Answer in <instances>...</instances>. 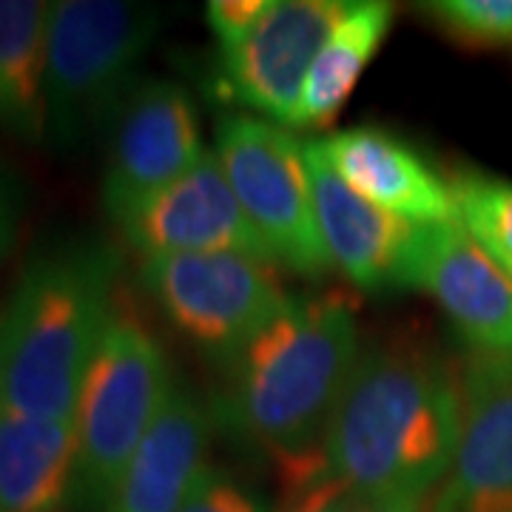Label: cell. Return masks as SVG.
I'll list each match as a JSON object with an SVG mask.
<instances>
[{
	"label": "cell",
	"mask_w": 512,
	"mask_h": 512,
	"mask_svg": "<svg viewBox=\"0 0 512 512\" xmlns=\"http://www.w3.org/2000/svg\"><path fill=\"white\" fill-rule=\"evenodd\" d=\"M461 430L458 376L419 345L359 353L322 433L328 470L359 501L430 498Z\"/></svg>",
	"instance_id": "cell-1"
},
{
	"label": "cell",
	"mask_w": 512,
	"mask_h": 512,
	"mask_svg": "<svg viewBox=\"0 0 512 512\" xmlns=\"http://www.w3.org/2000/svg\"><path fill=\"white\" fill-rule=\"evenodd\" d=\"M120 259L72 239L29 259L0 313V407L72 421L80 387L114 313Z\"/></svg>",
	"instance_id": "cell-2"
},
{
	"label": "cell",
	"mask_w": 512,
	"mask_h": 512,
	"mask_svg": "<svg viewBox=\"0 0 512 512\" xmlns=\"http://www.w3.org/2000/svg\"><path fill=\"white\" fill-rule=\"evenodd\" d=\"M359 359L345 293L293 299L228 362L220 419L282 461L311 456Z\"/></svg>",
	"instance_id": "cell-3"
},
{
	"label": "cell",
	"mask_w": 512,
	"mask_h": 512,
	"mask_svg": "<svg viewBox=\"0 0 512 512\" xmlns=\"http://www.w3.org/2000/svg\"><path fill=\"white\" fill-rule=\"evenodd\" d=\"M163 29V9L126 0H57L46 32V137L80 148L114 123Z\"/></svg>",
	"instance_id": "cell-4"
},
{
	"label": "cell",
	"mask_w": 512,
	"mask_h": 512,
	"mask_svg": "<svg viewBox=\"0 0 512 512\" xmlns=\"http://www.w3.org/2000/svg\"><path fill=\"white\" fill-rule=\"evenodd\" d=\"M174 387L157 336L137 316L114 308L74 410V510L103 512L128 461L171 402Z\"/></svg>",
	"instance_id": "cell-5"
},
{
	"label": "cell",
	"mask_w": 512,
	"mask_h": 512,
	"mask_svg": "<svg viewBox=\"0 0 512 512\" xmlns=\"http://www.w3.org/2000/svg\"><path fill=\"white\" fill-rule=\"evenodd\" d=\"M211 151L274 265L302 276L333 268L316 228L305 140L254 114H228Z\"/></svg>",
	"instance_id": "cell-6"
},
{
	"label": "cell",
	"mask_w": 512,
	"mask_h": 512,
	"mask_svg": "<svg viewBox=\"0 0 512 512\" xmlns=\"http://www.w3.org/2000/svg\"><path fill=\"white\" fill-rule=\"evenodd\" d=\"M140 279L165 319L225 365L293 302L271 262L242 254L151 256Z\"/></svg>",
	"instance_id": "cell-7"
},
{
	"label": "cell",
	"mask_w": 512,
	"mask_h": 512,
	"mask_svg": "<svg viewBox=\"0 0 512 512\" xmlns=\"http://www.w3.org/2000/svg\"><path fill=\"white\" fill-rule=\"evenodd\" d=\"M348 0H271L239 43L220 49V92L293 131L305 80Z\"/></svg>",
	"instance_id": "cell-8"
},
{
	"label": "cell",
	"mask_w": 512,
	"mask_h": 512,
	"mask_svg": "<svg viewBox=\"0 0 512 512\" xmlns=\"http://www.w3.org/2000/svg\"><path fill=\"white\" fill-rule=\"evenodd\" d=\"M109 128L103 205L111 220L177 183L208 154L197 103L174 80L137 83Z\"/></svg>",
	"instance_id": "cell-9"
},
{
	"label": "cell",
	"mask_w": 512,
	"mask_h": 512,
	"mask_svg": "<svg viewBox=\"0 0 512 512\" xmlns=\"http://www.w3.org/2000/svg\"><path fill=\"white\" fill-rule=\"evenodd\" d=\"M458 447L433 512H512V353L467 356Z\"/></svg>",
	"instance_id": "cell-10"
},
{
	"label": "cell",
	"mask_w": 512,
	"mask_h": 512,
	"mask_svg": "<svg viewBox=\"0 0 512 512\" xmlns=\"http://www.w3.org/2000/svg\"><path fill=\"white\" fill-rule=\"evenodd\" d=\"M114 222L143 259L177 254H242L274 265L265 242L245 217L234 188L225 180L214 151H208L202 163L177 183L165 185L148 200L137 202Z\"/></svg>",
	"instance_id": "cell-11"
},
{
	"label": "cell",
	"mask_w": 512,
	"mask_h": 512,
	"mask_svg": "<svg viewBox=\"0 0 512 512\" xmlns=\"http://www.w3.org/2000/svg\"><path fill=\"white\" fill-rule=\"evenodd\" d=\"M404 288L430 293L478 353H512V274L461 222L419 225Z\"/></svg>",
	"instance_id": "cell-12"
},
{
	"label": "cell",
	"mask_w": 512,
	"mask_h": 512,
	"mask_svg": "<svg viewBox=\"0 0 512 512\" xmlns=\"http://www.w3.org/2000/svg\"><path fill=\"white\" fill-rule=\"evenodd\" d=\"M316 228L333 268L362 291L404 288L419 225L382 211L356 194L328 163L319 140H305Z\"/></svg>",
	"instance_id": "cell-13"
},
{
	"label": "cell",
	"mask_w": 512,
	"mask_h": 512,
	"mask_svg": "<svg viewBox=\"0 0 512 512\" xmlns=\"http://www.w3.org/2000/svg\"><path fill=\"white\" fill-rule=\"evenodd\" d=\"M333 171L365 200L413 225L458 222L453 180H444L410 143L379 126L319 140Z\"/></svg>",
	"instance_id": "cell-14"
},
{
	"label": "cell",
	"mask_w": 512,
	"mask_h": 512,
	"mask_svg": "<svg viewBox=\"0 0 512 512\" xmlns=\"http://www.w3.org/2000/svg\"><path fill=\"white\" fill-rule=\"evenodd\" d=\"M208 413L177 382L148 439L128 461L103 512H180L205 470Z\"/></svg>",
	"instance_id": "cell-15"
},
{
	"label": "cell",
	"mask_w": 512,
	"mask_h": 512,
	"mask_svg": "<svg viewBox=\"0 0 512 512\" xmlns=\"http://www.w3.org/2000/svg\"><path fill=\"white\" fill-rule=\"evenodd\" d=\"M74 476V419H35L0 407V512H63L72 507Z\"/></svg>",
	"instance_id": "cell-16"
},
{
	"label": "cell",
	"mask_w": 512,
	"mask_h": 512,
	"mask_svg": "<svg viewBox=\"0 0 512 512\" xmlns=\"http://www.w3.org/2000/svg\"><path fill=\"white\" fill-rule=\"evenodd\" d=\"M396 9L387 0H348L305 80L293 128H328L345 109L356 83L379 55Z\"/></svg>",
	"instance_id": "cell-17"
},
{
	"label": "cell",
	"mask_w": 512,
	"mask_h": 512,
	"mask_svg": "<svg viewBox=\"0 0 512 512\" xmlns=\"http://www.w3.org/2000/svg\"><path fill=\"white\" fill-rule=\"evenodd\" d=\"M52 3L0 0V128L46 140V32Z\"/></svg>",
	"instance_id": "cell-18"
},
{
	"label": "cell",
	"mask_w": 512,
	"mask_h": 512,
	"mask_svg": "<svg viewBox=\"0 0 512 512\" xmlns=\"http://www.w3.org/2000/svg\"><path fill=\"white\" fill-rule=\"evenodd\" d=\"M453 194L458 222L512 274V183L484 174H458Z\"/></svg>",
	"instance_id": "cell-19"
},
{
	"label": "cell",
	"mask_w": 512,
	"mask_h": 512,
	"mask_svg": "<svg viewBox=\"0 0 512 512\" xmlns=\"http://www.w3.org/2000/svg\"><path fill=\"white\" fill-rule=\"evenodd\" d=\"M424 15L473 49H512V0H433Z\"/></svg>",
	"instance_id": "cell-20"
},
{
	"label": "cell",
	"mask_w": 512,
	"mask_h": 512,
	"mask_svg": "<svg viewBox=\"0 0 512 512\" xmlns=\"http://www.w3.org/2000/svg\"><path fill=\"white\" fill-rule=\"evenodd\" d=\"M359 504V495L328 470L322 447L311 456L282 461L279 512H356Z\"/></svg>",
	"instance_id": "cell-21"
},
{
	"label": "cell",
	"mask_w": 512,
	"mask_h": 512,
	"mask_svg": "<svg viewBox=\"0 0 512 512\" xmlns=\"http://www.w3.org/2000/svg\"><path fill=\"white\" fill-rule=\"evenodd\" d=\"M180 512H271V504L262 490L237 473L205 464Z\"/></svg>",
	"instance_id": "cell-22"
},
{
	"label": "cell",
	"mask_w": 512,
	"mask_h": 512,
	"mask_svg": "<svg viewBox=\"0 0 512 512\" xmlns=\"http://www.w3.org/2000/svg\"><path fill=\"white\" fill-rule=\"evenodd\" d=\"M271 0H211L205 6V20L217 37L220 49L239 43L265 15Z\"/></svg>",
	"instance_id": "cell-23"
},
{
	"label": "cell",
	"mask_w": 512,
	"mask_h": 512,
	"mask_svg": "<svg viewBox=\"0 0 512 512\" xmlns=\"http://www.w3.org/2000/svg\"><path fill=\"white\" fill-rule=\"evenodd\" d=\"M20 217H23V188L12 171L0 165V259L15 248Z\"/></svg>",
	"instance_id": "cell-24"
},
{
	"label": "cell",
	"mask_w": 512,
	"mask_h": 512,
	"mask_svg": "<svg viewBox=\"0 0 512 512\" xmlns=\"http://www.w3.org/2000/svg\"><path fill=\"white\" fill-rule=\"evenodd\" d=\"M356 512H433L430 498H399V501H362Z\"/></svg>",
	"instance_id": "cell-25"
}]
</instances>
